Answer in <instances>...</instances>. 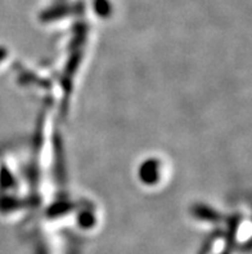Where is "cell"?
I'll list each match as a JSON object with an SVG mask.
<instances>
[]
</instances>
